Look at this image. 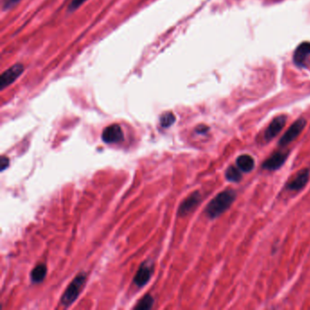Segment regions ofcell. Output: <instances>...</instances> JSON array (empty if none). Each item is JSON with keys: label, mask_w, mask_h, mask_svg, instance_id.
I'll list each match as a JSON object with an SVG mask.
<instances>
[{"label": "cell", "mask_w": 310, "mask_h": 310, "mask_svg": "<svg viewBox=\"0 0 310 310\" xmlns=\"http://www.w3.org/2000/svg\"><path fill=\"white\" fill-rule=\"evenodd\" d=\"M237 193L232 190H227L220 192L215 198H213L206 208V214L211 220L216 219L222 215L231 207L235 201Z\"/></svg>", "instance_id": "6da1fadb"}, {"label": "cell", "mask_w": 310, "mask_h": 310, "mask_svg": "<svg viewBox=\"0 0 310 310\" xmlns=\"http://www.w3.org/2000/svg\"><path fill=\"white\" fill-rule=\"evenodd\" d=\"M86 278V275L85 273H79L78 276L72 280V282L69 285L61 297V304L63 306H70L78 298L83 286L85 285Z\"/></svg>", "instance_id": "7a4b0ae2"}, {"label": "cell", "mask_w": 310, "mask_h": 310, "mask_svg": "<svg viewBox=\"0 0 310 310\" xmlns=\"http://www.w3.org/2000/svg\"><path fill=\"white\" fill-rule=\"evenodd\" d=\"M24 65L17 63L15 65L10 67L9 69L4 71L1 77H0V87L1 89H5L7 86L12 85L14 82L17 80V78L24 73Z\"/></svg>", "instance_id": "3957f363"}, {"label": "cell", "mask_w": 310, "mask_h": 310, "mask_svg": "<svg viewBox=\"0 0 310 310\" xmlns=\"http://www.w3.org/2000/svg\"><path fill=\"white\" fill-rule=\"evenodd\" d=\"M306 125V119H304V118L297 119L295 123L289 127V130L283 135V137L280 138V147H286L294 141L300 135Z\"/></svg>", "instance_id": "277c9868"}, {"label": "cell", "mask_w": 310, "mask_h": 310, "mask_svg": "<svg viewBox=\"0 0 310 310\" xmlns=\"http://www.w3.org/2000/svg\"><path fill=\"white\" fill-rule=\"evenodd\" d=\"M289 154V151H276L263 163V168L269 170V171L278 169L283 166L286 160H288Z\"/></svg>", "instance_id": "5b68a950"}, {"label": "cell", "mask_w": 310, "mask_h": 310, "mask_svg": "<svg viewBox=\"0 0 310 310\" xmlns=\"http://www.w3.org/2000/svg\"><path fill=\"white\" fill-rule=\"evenodd\" d=\"M124 138L123 131L121 130L120 126L117 124L108 126L102 133V139L107 144H114V143L120 142Z\"/></svg>", "instance_id": "8992f818"}, {"label": "cell", "mask_w": 310, "mask_h": 310, "mask_svg": "<svg viewBox=\"0 0 310 310\" xmlns=\"http://www.w3.org/2000/svg\"><path fill=\"white\" fill-rule=\"evenodd\" d=\"M200 200H201V195L198 191L192 193L190 197H188L183 202L181 203L178 208V215L185 216L188 214H190V212L193 211L195 208L198 207Z\"/></svg>", "instance_id": "52a82bcc"}, {"label": "cell", "mask_w": 310, "mask_h": 310, "mask_svg": "<svg viewBox=\"0 0 310 310\" xmlns=\"http://www.w3.org/2000/svg\"><path fill=\"white\" fill-rule=\"evenodd\" d=\"M286 122H287V116H278L275 117L269 126L267 127V130L265 132L266 141L268 142L273 138H276V136L280 133V131L284 129Z\"/></svg>", "instance_id": "ba28073f"}, {"label": "cell", "mask_w": 310, "mask_h": 310, "mask_svg": "<svg viewBox=\"0 0 310 310\" xmlns=\"http://www.w3.org/2000/svg\"><path fill=\"white\" fill-rule=\"evenodd\" d=\"M308 178H309V170L307 168H304L297 172V175L293 177V179L289 181L287 188L292 191L301 190L308 182Z\"/></svg>", "instance_id": "9c48e42d"}, {"label": "cell", "mask_w": 310, "mask_h": 310, "mask_svg": "<svg viewBox=\"0 0 310 310\" xmlns=\"http://www.w3.org/2000/svg\"><path fill=\"white\" fill-rule=\"evenodd\" d=\"M310 56L309 42H303L297 47L296 51L294 53V62L298 67L305 66L307 57Z\"/></svg>", "instance_id": "30bf717a"}, {"label": "cell", "mask_w": 310, "mask_h": 310, "mask_svg": "<svg viewBox=\"0 0 310 310\" xmlns=\"http://www.w3.org/2000/svg\"><path fill=\"white\" fill-rule=\"evenodd\" d=\"M151 274H152V268L149 266H147V263H144L140 266L136 276L134 277V283L139 288H141L149 281Z\"/></svg>", "instance_id": "8fae6325"}, {"label": "cell", "mask_w": 310, "mask_h": 310, "mask_svg": "<svg viewBox=\"0 0 310 310\" xmlns=\"http://www.w3.org/2000/svg\"><path fill=\"white\" fill-rule=\"evenodd\" d=\"M237 166L243 172H250V171H252L254 169V159L250 155L239 156L237 158Z\"/></svg>", "instance_id": "7c38bea8"}, {"label": "cell", "mask_w": 310, "mask_h": 310, "mask_svg": "<svg viewBox=\"0 0 310 310\" xmlns=\"http://www.w3.org/2000/svg\"><path fill=\"white\" fill-rule=\"evenodd\" d=\"M47 272H48V269H47L46 265L45 264H39L31 271V280L34 283H40L46 277Z\"/></svg>", "instance_id": "4fadbf2b"}, {"label": "cell", "mask_w": 310, "mask_h": 310, "mask_svg": "<svg viewBox=\"0 0 310 310\" xmlns=\"http://www.w3.org/2000/svg\"><path fill=\"white\" fill-rule=\"evenodd\" d=\"M226 178L231 182H239L241 180L242 174L236 167L231 166L226 170Z\"/></svg>", "instance_id": "5bb4252c"}, {"label": "cell", "mask_w": 310, "mask_h": 310, "mask_svg": "<svg viewBox=\"0 0 310 310\" xmlns=\"http://www.w3.org/2000/svg\"><path fill=\"white\" fill-rule=\"evenodd\" d=\"M154 303L153 297H151L150 295H146L145 297L141 298L138 305L135 306V308L137 309H150Z\"/></svg>", "instance_id": "9a60e30c"}, {"label": "cell", "mask_w": 310, "mask_h": 310, "mask_svg": "<svg viewBox=\"0 0 310 310\" xmlns=\"http://www.w3.org/2000/svg\"><path fill=\"white\" fill-rule=\"evenodd\" d=\"M176 120V116L171 112L164 113L160 117V125L162 128H169L174 124Z\"/></svg>", "instance_id": "2e32d148"}, {"label": "cell", "mask_w": 310, "mask_h": 310, "mask_svg": "<svg viewBox=\"0 0 310 310\" xmlns=\"http://www.w3.org/2000/svg\"><path fill=\"white\" fill-rule=\"evenodd\" d=\"M86 0H72L71 2H70V4L69 6V12H72V11H75V10H77V9L82 6V5L84 4L85 2H86Z\"/></svg>", "instance_id": "e0dca14e"}, {"label": "cell", "mask_w": 310, "mask_h": 310, "mask_svg": "<svg viewBox=\"0 0 310 310\" xmlns=\"http://www.w3.org/2000/svg\"><path fill=\"white\" fill-rule=\"evenodd\" d=\"M20 0H3V9H9L12 8L14 5L18 3Z\"/></svg>", "instance_id": "ac0fdd59"}, {"label": "cell", "mask_w": 310, "mask_h": 310, "mask_svg": "<svg viewBox=\"0 0 310 310\" xmlns=\"http://www.w3.org/2000/svg\"><path fill=\"white\" fill-rule=\"evenodd\" d=\"M0 165H1V171H4L6 168H9V158L3 156L0 160Z\"/></svg>", "instance_id": "d6986e66"}]
</instances>
